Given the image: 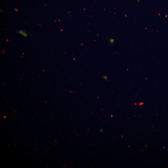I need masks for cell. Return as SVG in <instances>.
I'll return each instance as SVG.
<instances>
[{
	"mask_svg": "<svg viewBox=\"0 0 168 168\" xmlns=\"http://www.w3.org/2000/svg\"><path fill=\"white\" fill-rule=\"evenodd\" d=\"M18 33L21 34L22 35H23L25 37L27 36V34L25 32L22 30H19L18 31Z\"/></svg>",
	"mask_w": 168,
	"mask_h": 168,
	"instance_id": "6da1fadb",
	"label": "cell"
}]
</instances>
